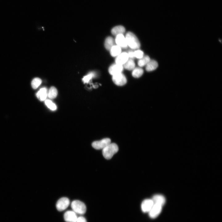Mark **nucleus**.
Returning <instances> with one entry per match:
<instances>
[{
	"instance_id": "nucleus-1",
	"label": "nucleus",
	"mask_w": 222,
	"mask_h": 222,
	"mask_svg": "<svg viewBox=\"0 0 222 222\" xmlns=\"http://www.w3.org/2000/svg\"><path fill=\"white\" fill-rule=\"evenodd\" d=\"M125 38L127 45L131 49H135L140 47V44L138 39L132 32L127 33Z\"/></svg>"
},
{
	"instance_id": "nucleus-2",
	"label": "nucleus",
	"mask_w": 222,
	"mask_h": 222,
	"mask_svg": "<svg viewBox=\"0 0 222 222\" xmlns=\"http://www.w3.org/2000/svg\"><path fill=\"white\" fill-rule=\"evenodd\" d=\"M118 150L117 145L115 143H111L102 149V154L104 158L107 159H111Z\"/></svg>"
},
{
	"instance_id": "nucleus-3",
	"label": "nucleus",
	"mask_w": 222,
	"mask_h": 222,
	"mask_svg": "<svg viewBox=\"0 0 222 222\" xmlns=\"http://www.w3.org/2000/svg\"><path fill=\"white\" fill-rule=\"evenodd\" d=\"M72 208L75 213L82 215L86 210V206L83 202L78 200L73 201L71 204Z\"/></svg>"
},
{
	"instance_id": "nucleus-4",
	"label": "nucleus",
	"mask_w": 222,
	"mask_h": 222,
	"mask_svg": "<svg viewBox=\"0 0 222 222\" xmlns=\"http://www.w3.org/2000/svg\"><path fill=\"white\" fill-rule=\"evenodd\" d=\"M111 143L109 138H105L100 141H95L92 143V146L97 150L103 149Z\"/></svg>"
},
{
	"instance_id": "nucleus-5",
	"label": "nucleus",
	"mask_w": 222,
	"mask_h": 222,
	"mask_svg": "<svg viewBox=\"0 0 222 222\" xmlns=\"http://www.w3.org/2000/svg\"><path fill=\"white\" fill-rule=\"evenodd\" d=\"M112 79L114 83L118 86H123L127 82L125 76L121 72L113 75Z\"/></svg>"
},
{
	"instance_id": "nucleus-6",
	"label": "nucleus",
	"mask_w": 222,
	"mask_h": 222,
	"mask_svg": "<svg viewBox=\"0 0 222 222\" xmlns=\"http://www.w3.org/2000/svg\"><path fill=\"white\" fill-rule=\"evenodd\" d=\"M70 204V200L67 197H62L57 201L56 208L59 211H62L67 208Z\"/></svg>"
},
{
	"instance_id": "nucleus-7",
	"label": "nucleus",
	"mask_w": 222,
	"mask_h": 222,
	"mask_svg": "<svg viewBox=\"0 0 222 222\" xmlns=\"http://www.w3.org/2000/svg\"><path fill=\"white\" fill-rule=\"evenodd\" d=\"M162 207L160 205L154 204L152 208L148 212L149 216L152 219L157 217L160 213Z\"/></svg>"
},
{
	"instance_id": "nucleus-8",
	"label": "nucleus",
	"mask_w": 222,
	"mask_h": 222,
	"mask_svg": "<svg viewBox=\"0 0 222 222\" xmlns=\"http://www.w3.org/2000/svg\"><path fill=\"white\" fill-rule=\"evenodd\" d=\"M154 204L152 200L147 199L143 201L141 204V209L144 212H148Z\"/></svg>"
},
{
	"instance_id": "nucleus-9",
	"label": "nucleus",
	"mask_w": 222,
	"mask_h": 222,
	"mask_svg": "<svg viewBox=\"0 0 222 222\" xmlns=\"http://www.w3.org/2000/svg\"><path fill=\"white\" fill-rule=\"evenodd\" d=\"M123 69L122 65L117 64L112 65L109 68V73L112 76L121 72Z\"/></svg>"
},
{
	"instance_id": "nucleus-10",
	"label": "nucleus",
	"mask_w": 222,
	"mask_h": 222,
	"mask_svg": "<svg viewBox=\"0 0 222 222\" xmlns=\"http://www.w3.org/2000/svg\"><path fill=\"white\" fill-rule=\"evenodd\" d=\"M64 218L66 222H76L77 219L76 213L71 211L66 212L64 214Z\"/></svg>"
},
{
	"instance_id": "nucleus-11",
	"label": "nucleus",
	"mask_w": 222,
	"mask_h": 222,
	"mask_svg": "<svg viewBox=\"0 0 222 222\" xmlns=\"http://www.w3.org/2000/svg\"><path fill=\"white\" fill-rule=\"evenodd\" d=\"M115 42L117 45L121 48H125L127 47L125 37L123 34H121L116 36Z\"/></svg>"
},
{
	"instance_id": "nucleus-12",
	"label": "nucleus",
	"mask_w": 222,
	"mask_h": 222,
	"mask_svg": "<svg viewBox=\"0 0 222 222\" xmlns=\"http://www.w3.org/2000/svg\"><path fill=\"white\" fill-rule=\"evenodd\" d=\"M129 59L128 53L123 52L121 53L117 56L115 59V62L116 64L123 65Z\"/></svg>"
},
{
	"instance_id": "nucleus-13",
	"label": "nucleus",
	"mask_w": 222,
	"mask_h": 222,
	"mask_svg": "<svg viewBox=\"0 0 222 222\" xmlns=\"http://www.w3.org/2000/svg\"><path fill=\"white\" fill-rule=\"evenodd\" d=\"M154 204H158L162 206L166 203L165 197L160 194L154 195L152 199Z\"/></svg>"
},
{
	"instance_id": "nucleus-14",
	"label": "nucleus",
	"mask_w": 222,
	"mask_h": 222,
	"mask_svg": "<svg viewBox=\"0 0 222 222\" xmlns=\"http://www.w3.org/2000/svg\"><path fill=\"white\" fill-rule=\"evenodd\" d=\"M47 89L45 87L41 88L36 94L37 97L41 101L45 100L47 96Z\"/></svg>"
},
{
	"instance_id": "nucleus-15",
	"label": "nucleus",
	"mask_w": 222,
	"mask_h": 222,
	"mask_svg": "<svg viewBox=\"0 0 222 222\" xmlns=\"http://www.w3.org/2000/svg\"><path fill=\"white\" fill-rule=\"evenodd\" d=\"M158 66L157 62L154 60H150L146 65V70L148 72L151 71L156 69Z\"/></svg>"
},
{
	"instance_id": "nucleus-16",
	"label": "nucleus",
	"mask_w": 222,
	"mask_h": 222,
	"mask_svg": "<svg viewBox=\"0 0 222 222\" xmlns=\"http://www.w3.org/2000/svg\"><path fill=\"white\" fill-rule=\"evenodd\" d=\"M125 32V27L119 25L116 26L111 30L112 34L115 36L121 34H123Z\"/></svg>"
},
{
	"instance_id": "nucleus-17",
	"label": "nucleus",
	"mask_w": 222,
	"mask_h": 222,
	"mask_svg": "<svg viewBox=\"0 0 222 222\" xmlns=\"http://www.w3.org/2000/svg\"><path fill=\"white\" fill-rule=\"evenodd\" d=\"M111 56L113 57L117 56L121 53V48L116 45H114L110 50Z\"/></svg>"
},
{
	"instance_id": "nucleus-18",
	"label": "nucleus",
	"mask_w": 222,
	"mask_h": 222,
	"mask_svg": "<svg viewBox=\"0 0 222 222\" xmlns=\"http://www.w3.org/2000/svg\"><path fill=\"white\" fill-rule=\"evenodd\" d=\"M126 69L129 70H133L135 67L134 61L132 59H129L123 65Z\"/></svg>"
},
{
	"instance_id": "nucleus-19",
	"label": "nucleus",
	"mask_w": 222,
	"mask_h": 222,
	"mask_svg": "<svg viewBox=\"0 0 222 222\" xmlns=\"http://www.w3.org/2000/svg\"><path fill=\"white\" fill-rule=\"evenodd\" d=\"M114 40L113 38L111 37H108L105 40V48L108 50H110L111 48L114 45Z\"/></svg>"
},
{
	"instance_id": "nucleus-20",
	"label": "nucleus",
	"mask_w": 222,
	"mask_h": 222,
	"mask_svg": "<svg viewBox=\"0 0 222 222\" xmlns=\"http://www.w3.org/2000/svg\"><path fill=\"white\" fill-rule=\"evenodd\" d=\"M149 57L148 56H143L138 61V65L140 67H143L148 63L150 60Z\"/></svg>"
},
{
	"instance_id": "nucleus-21",
	"label": "nucleus",
	"mask_w": 222,
	"mask_h": 222,
	"mask_svg": "<svg viewBox=\"0 0 222 222\" xmlns=\"http://www.w3.org/2000/svg\"><path fill=\"white\" fill-rule=\"evenodd\" d=\"M143 73V70L140 68H134L132 72V76L136 78H138L141 76Z\"/></svg>"
},
{
	"instance_id": "nucleus-22",
	"label": "nucleus",
	"mask_w": 222,
	"mask_h": 222,
	"mask_svg": "<svg viewBox=\"0 0 222 222\" xmlns=\"http://www.w3.org/2000/svg\"><path fill=\"white\" fill-rule=\"evenodd\" d=\"M57 94V90L54 87H51L49 90L48 96L50 99L55 98Z\"/></svg>"
},
{
	"instance_id": "nucleus-23",
	"label": "nucleus",
	"mask_w": 222,
	"mask_h": 222,
	"mask_svg": "<svg viewBox=\"0 0 222 222\" xmlns=\"http://www.w3.org/2000/svg\"><path fill=\"white\" fill-rule=\"evenodd\" d=\"M41 80L39 78H35L32 80L31 83L32 88L34 89L37 88L41 84Z\"/></svg>"
},
{
	"instance_id": "nucleus-24",
	"label": "nucleus",
	"mask_w": 222,
	"mask_h": 222,
	"mask_svg": "<svg viewBox=\"0 0 222 222\" xmlns=\"http://www.w3.org/2000/svg\"><path fill=\"white\" fill-rule=\"evenodd\" d=\"M45 104L47 106L52 110H55L56 109V105L51 101L49 100L45 101Z\"/></svg>"
},
{
	"instance_id": "nucleus-25",
	"label": "nucleus",
	"mask_w": 222,
	"mask_h": 222,
	"mask_svg": "<svg viewBox=\"0 0 222 222\" xmlns=\"http://www.w3.org/2000/svg\"><path fill=\"white\" fill-rule=\"evenodd\" d=\"M94 76V74L92 72L90 73L87 75L84 76L82 79V80L84 83H87Z\"/></svg>"
},
{
	"instance_id": "nucleus-26",
	"label": "nucleus",
	"mask_w": 222,
	"mask_h": 222,
	"mask_svg": "<svg viewBox=\"0 0 222 222\" xmlns=\"http://www.w3.org/2000/svg\"><path fill=\"white\" fill-rule=\"evenodd\" d=\"M134 57L140 59L143 56V52L141 50H137L134 51Z\"/></svg>"
},
{
	"instance_id": "nucleus-27",
	"label": "nucleus",
	"mask_w": 222,
	"mask_h": 222,
	"mask_svg": "<svg viewBox=\"0 0 222 222\" xmlns=\"http://www.w3.org/2000/svg\"><path fill=\"white\" fill-rule=\"evenodd\" d=\"M76 222H87V221L84 217L80 216L77 218Z\"/></svg>"
}]
</instances>
